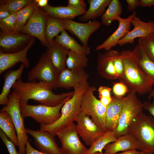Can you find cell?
<instances>
[{"label": "cell", "mask_w": 154, "mask_h": 154, "mask_svg": "<svg viewBox=\"0 0 154 154\" xmlns=\"http://www.w3.org/2000/svg\"><path fill=\"white\" fill-rule=\"evenodd\" d=\"M0 137L4 143L9 154H19L16 148L15 145L0 129Z\"/></svg>", "instance_id": "obj_40"}, {"label": "cell", "mask_w": 154, "mask_h": 154, "mask_svg": "<svg viewBox=\"0 0 154 154\" xmlns=\"http://www.w3.org/2000/svg\"><path fill=\"white\" fill-rule=\"evenodd\" d=\"M47 15L45 11L37 6L20 32L37 38L42 45L46 47L49 45L45 35Z\"/></svg>", "instance_id": "obj_11"}, {"label": "cell", "mask_w": 154, "mask_h": 154, "mask_svg": "<svg viewBox=\"0 0 154 154\" xmlns=\"http://www.w3.org/2000/svg\"><path fill=\"white\" fill-rule=\"evenodd\" d=\"M70 50L54 39L49 44L45 52L51 63L59 73L66 68L67 56Z\"/></svg>", "instance_id": "obj_22"}, {"label": "cell", "mask_w": 154, "mask_h": 154, "mask_svg": "<svg viewBox=\"0 0 154 154\" xmlns=\"http://www.w3.org/2000/svg\"><path fill=\"white\" fill-rule=\"evenodd\" d=\"M0 127L6 135L18 146V137L14 124L10 115L5 111H0Z\"/></svg>", "instance_id": "obj_29"}, {"label": "cell", "mask_w": 154, "mask_h": 154, "mask_svg": "<svg viewBox=\"0 0 154 154\" xmlns=\"http://www.w3.org/2000/svg\"><path fill=\"white\" fill-rule=\"evenodd\" d=\"M0 3V20H1L8 17L11 14L5 5L1 3Z\"/></svg>", "instance_id": "obj_44"}, {"label": "cell", "mask_w": 154, "mask_h": 154, "mask_svg": "<svg viewBox=\"0 0 154 154\" xmlns=\"http://www.w3.org/2000/svg\"><path fill=\"white\" fill-rule=\"evenodd\" d=\"M17 13L11 14L8 17L0 20V31L7 33L16 32L15 24Z\"/></svg>", "instance_id": "obj_37"}, {"label": "cell", "mask_w": 154, "mask_h": 154, "mask_svg": "<svg viewBox=\"0 0 154 154\" xmlns=\"http://www.w3.org/2000/svg\"><path fill=\"white\" fill-rule=\"evenodd\" d=\"M127 133L137 141L140 150L154 154V118L142 112L131 122Z\"/></svg>", "instance_id": "obj_4"}, {"label": "cell", "mask_w": 154, "mask_h": 154, "mask_svg": "<svg viewBox=\"0 0 154 154\" xmlns=\"http://www.w3.org/2000/svg\"><path fill=\"white\" fill-rule=\"evenodd\" d=\"M64 29L65 28L61 19L55 18L47 14L45 35L48 44Z\"/></svg>", "instance_id": "obj_31"}, {"label": "cell", "mask_w": 154, "mask_h": 154, "mask_svg": "<svg viewBox=\"0 0 154 154\" xmlns=\"http://www.w3.org/2000/svg\"><path fill=\"white\" fill-rule=\"evenodd\" d=\"M98 58L97 69L101 76L110 80L118 78L112 58L108 51L104 54L99 52Z\"/></svg>", "instance_id": "obj_25"}, {"label": "cell", "mask_w": 154, "mask_h": 154, "mask_svg": "<svg viewBox=\"0 0 154 154\" xmlns=\"http://www.w3.org/2000/svg\"><path fill=\"white\" fill-rule=\"evenodd\" d=\"M112 0H88L89 5L88 9L83 15L78 17L81 22H86L90 20H95L98 17L102 16L106 9Z\"/></svg>", "instance_id": "obj_26"}, {"label": "cell", "mask_w": 154, "mask_h": 154, "mask_svg": "<svg viewBox=\"0 0 154 154\" xmlns=\"http://www.w3.org/2000/svg\"><path fill=\"white\" fill-rule=\"evenodd\" d=\"M37 5L34 0L18 12L16 15L15 31L20 33L32 14Z\"/></svg>", "instance_id": "obj_33"}, {"label": "cell", "mask_w": 154, "mask_h": 154, "mask_svg": "<svg viewBox=\"0 0 154 154\" xmlns=\"http://www.w3.org/2000/svg\"><path fill=\"white\" fill-rule=\"evenodd\" d=\"M35 42V37H32L26 47L20 51L12 53H5L0 51V74L19 62L23 64L26 68H29L30 62L27 57V53Z\"/></svg>", "instance_id": "obj_17"}, {"label": "cell", "mask_w": 154, "mask_h": 154, "mask_svg": "<svg viewBox=\"0 0 154 154\" xmlns=\"http://www.w3.org/2000/svg\"><path fill=\"white\" fill-rule=\"evenodd\" d=\"M123 8L122 5L119 0H112L107 9L101 16L102 24L106 26H110L116 18L120 16Z\"/></svg>", "instance_id": "obj_32"}, {"label": "cell", "mask_w": 154, "mask_h": 154, "mask_svg": "<svg viewBox=\"0 0 154 154\" xmlns=\"http://www.w3.org/2000/svg\"><path fill=\"white\" fill-rule=\"evenodd\" d=\"M93 154H107L106 153H99V152H97V153H94Z\"/></svg>", "instance_id": "obj_50"}, {"label": "cell", "mask_w": 154, "mask_h": 154, "mask_svg": "<svg viewBox=\"0 0 154 154\" xmlns=\"http://www.w3.org/2000/svg\"><path fill=\"white\" fill-rule=\"evenodd\" d=\"M136 12L134 11L126 18L118 16L115 19L119 22L116 30L102 44L97 46L96 50L104 49L108 51L118 44V42L129 32L131 24Z\"/></svg>", "instance_id": "obj_16"}, {"label": "cell", "mask_w": 154, "mask_h": 154, "mask_svg": "<svg viewBox=\"0 0 154 154\" xmlns=\"http://www.w3.org/2000/svg\"><path fill=\"white\" fill-rule=\"evenodd\" d=\"M26 154H48L35 149L31 145L28 140L26 144Z\"/></svg>", "instance_id": "obj_46"}, {"label": "cell", "mask_w": 154, "mask_h": 154, "mask_svg": "<svg viewBox=\"0 0 154 154\" xmlns=\"http://www.w3.org/2000/svg\"><path fill=\"white\" fill-rule=\"evenodd\" d=\"M148 99L149 100L151 97H153V100L152 102L147 101L145 102L143 104V108L154 117V89L150 92Z\"/></svg>", "instance_id": "obj_43"}, {"label": "cell", "mask_w": 154, "mask_h": 154, "mask_svg": "<svg viewBox=\"0 0 154 154\" xmlns=\"http://www.w3.org/2000/svg\"><path fill=\"white\" fill-rule=\"evenodd\" d=\"M25 65L21 63L18 68L6 72L3 76L4 82L0 94V104L6 105L9 101L8 96L11 89L17 80L21 79L25 68Z\"/></svg>", "instance_id": "obj_24"}, {"label": "cell", "mask_w": 154, "mask_h": 154, "mask_svg": "<svg viewBox=\"0 0 154 154\" xmlns=\"http://www.w3.org/2000/svg\"><path fill=\"white\" fill-rule=\"evenodd\" d=\"M140 147L136 139L129 133L125 134L115 141L108 144L104 149L107 154H114L120 151L132 149L140 150Z\"/></svg>", "instance_id": "obj_23"}, {"label": "cell", "mask_w": 154, "mask_h": 154, "mask_svg": "<svg viewBox=\"0 0 154 154\" xmlns=\"http://www.w3.org/2000/svg\"><path fill=\"white\" fill-rule=\"evenodd\" d=\"M125 97L114 96L106 107L105 123L107 131H114L123 108Z\"/></svg>", "instance_id": "obj_20"}, {"label": "cell", "mask_w": 154, "mask_h": 154, "mask_svg": "<svg viewBox=\"0 0 154 154\" xmlns=\"http://www.w3.org/2000/svg\"><path fill=\"white\" fill-rule=\"evenodd\" d=\"M78 134L86 145L90 146L97 138L105 133L92 120L90 117L81 112L76 121Z\"/></svg>", "instance_id": "obj_13"}, {"label": "cell", "mask_w": 154, "mask_h": 154, "mask_svg": "<svg viewBox=\"0 0 154 154\" xmlns=\"http://www.w3.org/2000/svg\"><path fill=\"white\" fill-rule=\"evenodd\" d=\"M128 5L127 10L130 11L134 12V10L137 7L140 6L139 0H126Z\"/></svg>", "instance_id": "obj_45"}, {"label": "cell", "mask_w": 154, "mask_h": 154, "mask_svg": "<svg viewBox=\"0 0 154 154\" xmlns=\"http://www.w3.org/2000/svg\"><path fill=\"white\" fill-rule=\"evenodd\" d=\"M96 90L94 86H89L83 97L81 111L91 117L92 121L101 129L107 131L105 123L106 107L97 99L94 94Z\"/></svg>", "instance_id": "obj_7"}, {"label": "cell", "mask_w": 154, "mask_h": 154, "mask_svg": "<svg viewBox=\"0 0 154 154\" xmlns=\"http://www.w3.org/2000/svg\"><path fill=\"white\" fill-rule=\"evenodd\" d=\"M32 37L20 32L7 33L0 31V51L12 53L20 51L26 47Z\"/></svg>", "instance_id": "obj_14"}, {"label": "cell", "mask_w": 154, "mask_h": 154, "mask_svg": "<svg viewBox=\"0 0 154 154\" xmlns=\"http://www.w3.org/2000/svg\"><path fill=\"white\" fill-rule=\"evenodd\" d=\"M67 6L79 11H86V4L83 0H68Z\"/></svg>", "instance_id": "obj_42"}, {"label": "cell", "mask_w": 154, "mask_h": 154, "mask_svg": "<svg viewBox=\"0 0 154 154\" xmlns=\"http://www.w3.org/2000/svg\"><path fill=\"white\" fill-rule=\"evenodd\" d=\"M37 6L40 8H43L47 6L48 0H34Z\"/></svg>", "instance_id": "obj_49"}, {"label": "cell", "mask_w": 154, "mask_h": 154, "mask_svg": "<svg viewBox=\"0 0 154 154\" xmlns=\"http://www.w3.org/2000/svg\"><path fill=\"white\" fill-rule=\"evenodd\" d=\"M89 76L84 68L70 70L67 68L59 73L57 88L69 89L74 88Z\"/></svg>", "instance_id": "obj_19"}, {"label": "cell", "mask_w": 154, "mask_h": 154, "mask_svg": "<svg viewBox=\"0 0 154 154\" xmlns=\"http://www.w3.org/2000/svg\"><path fill=\"white\" fill-rule=\"evenodd\" d=\"M143 104L135 92H130L125 97V104L117 125L114 131L117 139L127 134L132 121L143 112Z\"/></svg>", "instance_id": "obj_8"}, {"label": "cell", "mask_w": 154, "mask_h": 154, "mask_svg": "<svg viewBox=\"0 0 154 154\" xmlns=\"http://www.w3.org/2000/svg\"><path fill=\"white\" fill-rule=\"evenodd\" d=\"M67 56L66 64L69 69L84 68L88 65V60L85 55L70 50Z\"/></svg>", "instance_id": "obj_34"}, {"label": "cell", "mask_w": 154, "mask_h": 154, "mask_svg": "<svg viewBox=\"0 0 154 154\" xmlns=\"http://www.w3.org/2000/svg\"><path fill=\"white\" fill-rule=\"evenodd\" d=\"M33 0H0L5 5L11 14L16 13L29 5Z\"/></svg>", "instance_id": "obj_36"}, {"label": "cell", "mask_w": 154, "mask_h": 154, "mask_svg": "<svg viewBox=\"0 0 154 154\" xmlns=\"http://www.w3.org/2000/svg\"><path fill=\"white\" fill-rule=\"evenodd\" d=\"M140 6L151 7L154 6V0H140Z\"/></svg>", "instance_id": "obj_47"}, {"label": "cell", "mask_w": 154, "mask_h": 154, "mask_svg": "<svg viewBox=\"0 0 154 154\" xmlns=\"http://www.w3.org/2000/svg\"><path fill=\"white\" fill-rule=\"evenodd\" d=\"M89 87L87 79L74 87L72 96L65 102L61 108L60 117L52 124H40V130L47 131L55 136L64 127L76 121L78 115L81 112L83 97Z\"/></svg>", "instance_id": "obj_2"}, {"label": "cell", "mask_w": 154, "mask_h": 154, "mask_svg": "<svg viewBox=\"0 0 154 154\" xmlns=\"http://www.w3.org/2000/svg\"><path fill=\"white\" fill-rule=\"evenodd\" d=\"M134 15L131 24L134 26L133 29L118 42V44L122 46L127 43L133 44L136 38L146 37L154 32V21H149L144 22L140 20L139 17Z\"/></svg>", "instance_id": "obj_18"}, {"label": "cell", "mask_w": 154, "mask_h": 154, "mask_svg": "<svg viewBox=\"0 0 154 154\" xmlns=\"http://www.w3.org/2000/svg\"><path fill=\"white\" fill-rule=\"evenodd\" d=\"M138 44L149 57L154 62V32L146 37L139 38Z\"/></svg>", "instance_id": "obj_35"}, {"label": "cell", "mask_w": 154, "mask_h": 154, "mask_svg": "<svg viewBox=\"0 0 154 154\" xmlns=\"http://www.w3.org/2000/svg\"><path fill=\"white\" fill-rule=\"evenodd\" d=\"M131 55L141 71L154 84V62L146 54L138 44L131 51Z\"/></svg>", "instance_id": "obj_21"}, {"label": "cell", "mask_w": 154, "mask_h": 154, "mask_svg": "<svg viewBox=\"0 0 154 154\" xmlns=\"http://www.w3.org/2000/svg\"><path fill=\"white\" fill-rule=\"evenodd\" d=\"M8 104L0 111H5L11 116L14 124L18 141L19 154H26V145L29 138L25 128L24 118L20 111L19 97L18 94L13 91L8 96Z\"/></svg>", "instance_id": "obj_6"}, {"label": "cell", "mask_w": 154, "mask_h": 154, "mask_svg": "<svg viewBox=\"0 0 154 154\" xmlns=\"http://www.w3.org/2000/svg\"><path fill=\"white\" fill-rule=\"evenodd\" d=\"M12 88L19 95L20 104H27L33 100L40 104L54 106H57L68 97H72L74 91L56 94L45 82L36 80L25 82L21 79L16 81Z\"/></svg>", "instance_id": "obj_1"}, {"label": "cell", "mask_w": 154, "mask_h": 154, "mask_svg": "<svg viewBox=\"0 0 154 154\" xmlns=\"http://www.w3.org/2000/svg\"><path fill=\"white\" fill-rule=\"evenodd\" d=\"M131 51L124 50L121 52L124 70L122 77L118 79L126 86L129 93L137 92L140 95L150 93L153 90V84L139 68Z\"/></svg>", "instance_id": "obj_3"}, {"label": "cell", "mask_w": 154, "mask_h": 154, "mask_svg": "<svg viewBox=\"0 0 154 154\" xmlns=\"http://www.w3.org/2000/svg\"><path fill=\"white\" fill-rule=\"evenodd\" d=\"M63 154H86L87 149L79 139L76 125L72 122L64 127L56 135Z\"/></svg>", "instance_id": "obj_10"}, {"label": "cell", "mask_w": 154, "mask_h": 154, "mask_svg": "<svg viewBox=\"0 0 154 154\" xmlns=\"http://www.w3.org/2000/svg\"><path fill=\"white\" fill-rule=\"evenodd\" d=\"M56 41L71 51L86 56L91 52L89 47L79 44L76 39L70 36L66 30H63L60 35L54 39Z\"/></svg>", "instance_id": "obj_27"}, {"label": "cell", "mask_w": 154, "mask_h": 154, "mask_svg": "<svg viewBox=\"0 0 154 154\" xmlns=\"http://www.w3.org/2000/svg\"><path fill=\"white\" fill-rule=\"evenodd\" d=\"M61 20L65 29L75 35L82 45L86 47H89L88 41L90 36L99 29L101 25V23L96 20L87 23H79L72 19Z\"/></svg>", "instance_id": "obj_12"}, {"label": "cell", "mask_w": 154, "mask_h": 154, "mask_svg": "<svg viewBox=\"0 0 154 154\" xmlns=\"http://www.w3.org/2000/svg\"><path fill=\"white\" fill-rule=\"evenodd\" d=\"M71 97H68L59 104L48 106L41 104L31 105L20 104L21 115L24 118L30 117L40 124L48 125L56 121L60 117V111L65 102Z\"/></svg>", "instance_id": "obj_5"}, {"label": "cell", "mask_w": 154, "mask_h": 154, "mask_svg": "<svg viewBox=\"0 0 154 154\" xmlns=\"http://www.w3.org/2000/svg\"><path fill=\"white\" fill-rule=\"evenodd\" d=\"M112 91L114 96L120 97H123L127 93L129 92L126 86L121 82L114 84Z\"/></svg>", "instance_id": "obj_41"}, {"label": "cell", "mask_w": 154, "mask_h": 154, "mask_svg": "<svg viewBox=\"0 0 154 154\" xmlns=\"http://www.w3.org/2000/svg\"><path fill=\"white\" fill-rule=\"evenodd\" d=\"M41 8L48 15L55 18L64 19H72L76 17L83 15L86 12L77 10L68 6H53L48 4Z\"/></svg>", "instance_id": "obj_28"}, {"label": "cell", "mask_w": 154, "mask_h": 154, "mask_svg": "<svg viewBox=\"0 0 154 154\" xmlns=\"http://www.w3.org/2000/svg\"><path fill=\"white\" fill-rule=\"evenodd\" d=\"M117 139L114 131H107L102 135L94 140L88 149L86 154H93L97 152L102 153L103 149L106 145Z\"/></svg>", "instance_id": "obj_30"}, {"label": "cell", "mask_w": 154, "mask_h": 154, "mask_svg": "<svg viewBox=\"0 0 154 154\" xmlns=\"http://www.w3.org/2000/svg\"><path fill=\"white\" fill-rule=\"evenodd\" d=\"M114 154H152L143 152L142 151H139L136 149H132L128 150L120 153H116Z\"/></svg>", "instance_id": "obj_48"}, {"label": "cell", "mask_w": 154, "mask_h": 154, "mask_svg": "<svg viewBox=\"0 0 154 154\" xmlns=\"http://www.w3.org/2000/svg\"><path fill=\"white\" fill-rule=\"evenodd\" d=\"M112 90L111 88L107 86H100L98 90L99 97L101 103L107 107L112 100L110 92Z\"/></svg>", "instance_id": "obj_39"}, {"label": "cell", "mask_w": 154, "mask_h": 154, "mask_svg": "<svg viewBox=\"0 0 154 154\" xmlns=\"http://www.w3.org/2000/svg\"><path fill=\"white\" fill-rule=\"evenodd\" d=\"M112 56L118 78H121L124 70V66L121 53L118 51L110 50L108 51Z\"/></svg>", "instance_id": "obj_38"}, {"label": "cell", "mask_w": 154, "mask_h": 154, "mask_svg": "<svg viewBox=\"0 0 154 154\" xmlns=\"http://www.w3.org/2000/svg\"><path fill=\"white\" fill-rule=\"evenodd\" d=\"M59 72L53 65L45 52L37 63L28 74L29 82L39 80L44 82L52 89L57 88Z\"/></svg>", "instance_id": "obj_9"}, {"label": "cell", "mask_w": 154, "mask_h": 154, "mask_svg": "<svg viewBox=\"0 0 154 154\" xmlns=\"http://www.w3.org/2000/svg\"><path fill=\"white\" fill-rule=\"evenodd\" d=\"M26 131L34 138L35 145L41 152L48 154H63L54 136L48 132L29 129H26Z\"/></svg>", "instance_id": "obj_15"}]
</instances>
